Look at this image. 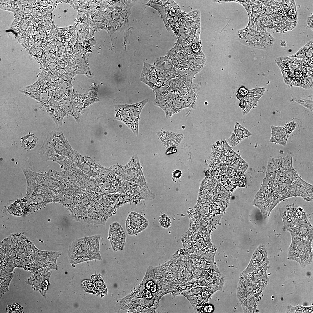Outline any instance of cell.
Here are the masks:
<instances>
[{"label":"cell","mask_w":313,"mask_h":313,"mask_svg":"<svg viewBox=\"0 0 313 313\" xmlns=\"http://www.w3.org/2000/svg\"><path fill=\"white\" fill-rule=\"evenodd\" d=\"M127 232L130 235L140 233L147 228L148 225V220L138 213L132 212L128 215L126 220Z\"/></svg>","instance_id":"14"},{"label":"cell","mask_w":313,"mask_h":313,"mask_svg":"<svg viewBox=\"0 0 313 313\" xmlns=\"http://www.w3.org/2000/svg\"><path fill=\"white\" fill-rule=\"evenodd\" d=\"M148 101L146 99L134 104L115 105V119L123 122L138 136L140 115Z\"/></svg>","instance_id":"5"},{"label":"cell","mask_w":313,"mask_h":313,"mask_svg":"<svg viewBox=\"0 0 313 313\" xmlns=\"http://www.w3.org/2000/svg\"><path fill=\"white\" fill-rule=\"evenodd\" d=\"M86 190L63 178L61 192L54 201L63 205L72 214Z\"/></svg>","instance_id":"6"},{"label":"cell","mask_w":313,"mask_h":313,"mask_svg":"<svg viewBox=\"0 0 313 313\" xmlns=\"http://www.w3.org/2000/svg\"><path fill=\"white\" fill-rule=\"evenodd\" d=\"M290 232L292 240L288 248V259L296 261L304 268L313 261V239Z\"/></svg>","instance_id":"4"},{"label":"cell","mask_w":313,"mask_h":313,"mask_svg":"<svg viewBox=\"0 0 313 313\" xmlns=\"http://www.w3.org/2000/svg\"><path fill=\"white\" fill-rule=\"evenodd\" d=\"M102 276L99 274H96L91 277V280L95 286L97 295L107 294V290L104 280Z\"/></svg>","instance_id":"23"},{"label":"cell","mask_w":313,"mask_h":313,"mask_svg":"<svg viewBox=\"0 0 313 313\" xmlns=\"http://www.w3.org/2000/svg\"><path fill=\"white\" fill-rule=\"evenodd\" d=\"M291 101L295 102L311 110H313V100H308L296 96L291 99Z\"/></svg>","instance_id":"25"},{"label":"cell","mask_w":313,"mask_h":313,"mask_svg":"<svg viewBox=\"0 0 313 313\" xmlns=\"http://www.w3.org/2000/svg\"><path fill=\"white\" fill-rule=\"evenodd\" d=\"M258 192L277 203L292 196L301 197L307 201L313 197L312 186L303 180L295 171L289 154L269 160L266 176Z\"/></svg>","instance_id":"1"},{"label":"cell","mask_w":313,"mask_h":313,"mask_svg":"<svg viewBox=\"0 0 313 313\" xmlns=\"http://www.w3.org/2000/svg\"><path fill=\"white\" fill-rule=\"evenodd\" d=\"M291 57L300 58L307 62L313 67V41L311 40Z\"/></svg>","instance_id":"21"},{"label":"cell","mask_w":313,"mask_h":313,"mask_svg":"<svg viewBox=\"0 0 313 313\" xmlns=\"http://www.w3.org/2000/svg\"><path fill=\"white\" fill-rule=\"evenodd\" d=\"M108 238L113 250H122L126 243L125 233L119 223L115 222L110 226Z\"/></svg>","instance_id":"13"},{"label":"cell","mask_w":313,"mask_h":313,"mask_svg":"<svg viewBox=\"0 0 313 313\" xmlns=\"http://www.w3.org/2000/svg\"><path fill=\"white\" fill-rule=\"evenodd\" d=\"M268 264L269 263H266L260 268L253 272L243 274L255 283H268L269 279L267 276V271L268 268Z\"/></svg>","instance_id":"20"},{"label":"cell","mask_w":313,"mask_h":313,"mask_svg":"<svg viewBox=\"0 0 313 313\" xmlns=\"http://www.w3.org/2000/svg\"><path fill=\"white\" fill-rule=\"evenodd\" d=\"M261 294H256L251 295L240 303L244 313L259 312L258 304L261 298Z\"/></svg>","instance_id":"19"},{"label":"cell","mask_w":313,"mask_h":313,"mask_svg":"<svg viewBox=\"0 0 313 313\" xmlns=\"http://www.w3.org/2000/svg\"><path fill=\"white\" fill-rule=\"evenodd\" d=\"M267 263L269 260L267 249L265 245L261 244L255 250L248 265L241 273L245 274L253 272Z\"/></svg>","instance_id":"12"},{"label":"cell","mask_w":313,"mask_h":313,"mask_svg":"<svg viewBox=\"0 0 313 313\" xmlns=\"http://www.w3.org/2000/svg\"><path fill=\"white\" fill-rule=\"evenodd\" d=\"M21 146L25 150H30L34 148L38 142V138L30 132L21 138Z\"/></svg>","instance_id":"22"},{"label":"cell","mask_w":313,"mask_h":313,"mask_svg":"<svg viewBox=\"0 0 313 313\" xmlns=\"http://www.w3.org/2000/svg\"><path fill=\"white\" fill-rule=\"evenodd\" d=\"M251 133L239 123H235L234 130L228 139V142L232 146H235L243 140L251 136Z\"/></svg>","instance_id":"17"},{"label":"cell","mask_w":313,"mask_h":313,"mask_svg":"<svg viewBox=\"0 0 313 313\" xmlns=\"http://www.w3.org/2000/svg\"><path fill=\"white\" fill-rule=\"evenodd\" d=\"M88 14L90 36L91 39L94 40V33L99 28L105 29L110 35L115 31L109 21L100 12L94 11Z\"/></svg>","instance_id":"11"},{"label":"cell","mask_w":313,"mask_h":313,"mask_svg":"<svg viewBox=\"0 0 313 313\" xmlns=\"http://www.w3.org/2000/svg\"><path fill=\"white\" fill-rule=\"evenodd\" d=\"M159 221L161 225L164 228H167L171 225L170 219L165 214H162L159 217Z\"/></svg>","instance_id":"26"},{"label":"cell","mask_w":313,"mask_h":313,"mask_svg":"<svg viewBox=\"0 0 313 313\" xmlns=\"http://www.w3.org/2000/svg\"><path fill=\"white\" fill-rule=\"evenodd\" d=\"M60 172L62 176L84 189L100 193H103L95 179L90 177L76 168L74 164L64 168Z\"/></svg>","instance_id":"7"},{"label":"cell","mask_w":313,"mask_h":313,"mask_svg":"<svg viewBox=\"0 0 313 313\" xmlns=\"http://www.w3.org/2000/svg\"><path fill=\"white\" fill-rule=\"evenodd\" d=\"M101 235H96L76 239L69 245V263L77 264L93 260H102L100 250Z\"/></svg>","instance_id":"3"},{"label":"cell","mask_w":313,"mask_h":313,"mask_svg":"<svg viewBox=\"0 0 313 313\" xmlns=\"http://www.w3.org/2000/svg\"><path fill=\"white\" fill-rule=\"evenodd\" d=\"M49 279H46L43 280L41 283L40 286L41 289L42 290L46 291L48 288L49 285Z\"/></svg>","instance_id":"27"},{"label":"cell","mask_w":313,"mask_h":313,"mask_svg":"<svg viewBox=\"0 0 313 313\" xmlns=\"http://www.w3.org/2000/svg\"><path fill=\"white\" fill-rule=\"evenodd\" d=\"M280 212L284 226L287 230L296 229L309 221L303 209L296 205H286Z\"/></svg>","instance_id":"8"},{"label":"cell","mask_w":313,"mask_h":313,"mask_svg":"<svg viewBox=\"0 0 313 313\" xmlns=\"http://www.w3.org/2000/svg\"><path fill=\"white\" fill-rule=\"evenodd\" d=\"M280 65V66H282V65ZM282 66L284 67V66H283V65H282Z\"/></svg>","instance_id":"31"},{"label":"cell","mask_w":313,"mask_h":313,"mask_svg":"<svg viewBox=\"0 0 313 313\" xmlns=\"http://www.w3.org/2000/svg\"><path fill=\"white\" fill-rule=\"evenodd\" d=\"M295 125V123L292 122L288 123L285 127L290 134L293 130Z\"/></svg>","instance_id":"28"},{"label":"cell","mask_w":313,"mask_h":313,"mask_svg":"<svg viewBox=\"0 0 313 313\" xmlns=\"http://www.w3.org/2000/svg\"><path fill=\"white\" fill-rule=\"evenodd\" d=\"M270 142L285 146L290 134L285 127L272 125Z\"/></svg>","instance_id":"18"},{"label":"cell","mask_w":313,"mask_h":313,"mask_svg":"<svg viewBox=\"0 0 313 313\" xmlns=\"http://www.w3.org/2000/svg\"><path fill=\"white\" fill-rule=\"evenodd\" d=\"M156 69L155 65L145 62L140 77L141 81L155 92L160 89L161 83L158 73L156 74L155 72Z\"/></svg>","instance_id":"15"},{"label":"cell","mask_w":313,"mask_h":313,"mask_svg":"<svg viewBox=\"0 0 313 313\" xmlns=\"http://www.w3.org/2000/svg\"><path fill=\"white\" fill-rule=\"evenodd\" d=\"M74 166L90 177L97 179L103 168L90 156L73 150Z\"/></svg>","instance_id":"9"},{"label":"cell","mask_w":313,"mask_h":313,"mask_svg":"<svg viewBox=\"0 0 313 313\" xmlns=\"http://www.w3.org/2000/svg\"><path fill=\"white\" fill-rule=\"evenodd\" d=\"M268 284L255 283L241 273L236 291L237 297L239 303L251 295L261 294Z\"/></svg>","instance_id":"10"},{"label":"cell","mask_w":313,"mask_h":313,"mask_svg":"<svg viewBox=\"0 0 313 313\" xmlns=\"http://www.w3.org/2000/svg\"><path fill=\"white\" fill-rule=\"evenodd\" d=\"M73 150L62 131H52L47 135L40 152L43 161H55L64 168L74 164Z\"/></svg>","instance_id":"2"},{"label":"cell","mask_w":313,"mask_h":313,"mask_svg":"<svg viewBox=\"0 0 313 313\" xmlns=\"http://www.w3.org/2000/svg\"><path fill=\"white\" fill-rule=\"evenodd\" d=\"M181 174V172L180 171L176 170L174 172V177L176 178H179Z\"/></svg>","instance_id":"30"},{"label":"cell","mask_w":313,"mask_h":313,"mask_svg":"<svg viewBox=\"0 0 313 313\" xmlns=\"http://www.w3.org/2000/svg\"><path fill=\"white\" fill-rule=\"evenodd\" d=\"M313 312L312 306H292L288 305L286 312L287 313H311Z\"/></svg>","instance_id":"24"},{"label":"cell","mask_w":313,"mask_h":313,"mask_svg":"<svg viewBox=\"0 0 313 313\" xmlns=\"http://www.w3.org/2000/svg\"><path fill=\"white\" fill-rule=\"evenodd\" d=\"M177 150V149L175 148L172 147L168 149L166 151V154H170L176 152Z\"/></svg>","instance_id":"29"},{"label":"cell","mask_w":313,"mask_h":313,"mask_svg":"<svg viewBox=\"0 0 313 313\" xmlns=\"http://www.w3.org/2000/svg\"><path fill=\"white\" fill-rule=\"evenodd\" d=\"M158 10L161 15L168 31L175 20L177 14L181 11L179 6L174 2L165 6Z\"/></svg>","instance_id":"16"}]
</instances>
